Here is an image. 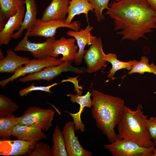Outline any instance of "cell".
<instances>
[{"label": "cell", "instance_id": "cell-30", "mask_svg": "<svg viewBox=\"0 0 156 156\" xmlns=\"http://www.w3.org/2000/svg\"><path fill=\"white\" fill-rule=\"evenodd\" d=\"M59 83H55L46 86H34V83L30 86L20 90L19 92V94L21 96H26L31 92L35 91H41L51 93L52 92L50 90L51 88Z\"/></svg>", "mask_w": 156, "mask_h": 156}, {"label": "cell", "instance_id": "cell-35", "mask_svg": "<svg viewBox=\"0 0 156 156\" xmlns=\"http://www.w3.org/2000/svg\"><path fill=\"white\" fill-rule=\"evenodd\" d=\"M153 146L156 148V137L153 140Z\"/></svg>", "mask_w": 156, "mask_h": 156}, {"label": "cell", "instance_id": "cell-6", "mask_svg": "<svg viewBox=\"0 0 156 156\" xmlns=\"http://www.w3.org/2000/svg\"><path fill=\"white\" fill-rule=\"evenodd\" d=\"M63 62L59 59L51 56L30 60L28 63L19 68L12 76L1 81L0 85L2 88H4L8 83L13 82L21 77L38 72L47 67L59 65Z\"/></svg>", "mask_w": 156, "mask_h": 156}, {"label": "cell", "instance_id": "cell-4", "mask_svg": "<svg viewBox=\"0 0 156 156\" xmlns=\"http://www.w3.org/2000/svg\"><path fill=\"white\" fill-rule=\"evenodd\" d=\"M55 114L51 109L31 106L21 116L17 117V119L18 124L34 126L47 131L52 125Z\"/></svg>", "mask_w": 156, "mask_h": 156}, {"label": "cell", "instance_id": "cell-3", "mask_svg": "<svg viewBox=\"0 0 156 156\" xmlns=\"http://www.w3.org/2000/svg\"><path fill=\"white\" fill-rule=\"evenodd\" d=\"M142 107L138 104L135 110L125 106L118 124L117 139H124L135 142L141 146H154L147 129L148 116L144 114Z\"/></svg>", "mask_w": 156, "mask_h": 156}, {"label": "cell", "instance_id": "cell-20", "mask_svg": "<svg viewBox=\"0 0 156 156\" xmlns=\"http://www.w3.org/2000/svg\"><path fill=\"white\" fill-rule=\"evenodd\" d=\"M25 11L21 26L13 34L12 38L17 39L25 30L31 29L37 19V7L35 0H25Z\"/></svg>", "mask_w": 156, "mask_h": 156}, {"label": "cell", "instance_id": "cell-25", "mask_svg": "<svg viewBox=\"0 0 156 156\" xmlns=\"http://www.w3.org/2000/svg\"><path fill=\"white\" fill-rule=\"evenodd\" d=\"M18 124L17 117L12 115L0 117V136L3 138H8L12 135L13 129Z\"/></svg>", "mask_w": 156, "mask_h": 156}, {"label": "cell", "instance_id": "cell-31", "mask_svg": "<svg viewBox=\"0 0 156 156\" xmlns=\"http://www.w3.org/2000/svg\"><path fill=\"white\" fill-rule=\"evenodd\" d=\"M147 128L152 141L156 137V117H151L146 122Z\"/></svg>", "mask_w": 156, "mask_h": 156}, {"label": "cell", "instance_id": "cell-2", "mask_svg": "<svg viewBox=\"0 0 156 156\" xmlns=\"http://www.w3.org/2000/svg\"><path fill=\"white\" fill-rule=\"evenodd\" d=\"M91 93L92 116L98 128L110 143H112L117 139L115 128L121 119L125 106V101L119 97L95 89Z\"/></svg>", "mask_w": 156, "mask_h": 156}, {"label": "cell", "instance_id": "cell-5", "mask_svg": "<svg viewBox=\"0 0 156 156\" xmlns=\"http://www.w3.org/2000/svg\"><path fill=\"white\" fill-rule=\"evenodd\" d=\"M113 156H152L155 147H145L133 141L117 139L104 145Z\"/></svg>", "mask_w": 156, "mask_h": 156}, {"label": "cell", "instance_id": "cell-17", "mask_svg": "<svg viewBox=\"0 0 156 156\" xmlns=\"http://www.w3.org/2000/svg\"><path fill=\"white\" fill-rule=\"evenodd\" d=\"M70 1L69 0H52L44 10L40 19L44 21H65Z\"/></svg>", "mask_w": 156, "mask_h": 156}, {"label": "cell", "instance_id": "cell-32", "mask_svg": "<svg viewBox=\"0 0 156 156\" xmlns=\"http://www.w3.org/2000/svg\"><path fill=\"white\" fill-rule=\"evenodd\" d=\"M7 20L5 17L0 13V31H1L4 27Z\"/></svg>", "mask_w": 156, "mask_h": 156}, {"label": "cell", "instance_id": "cell-24", "mask_svg": "<svg viewBox=\"0 0 156 156\" xmlns=\"http://www.w3.org/2000/svg\"><path fill=\"white\" fill-rule=\"evenodd\" d=\"M25 5V0H0V13L6 20Z\"/></svg>", "mask_w": 156, "mask_h": 156}, {"label": "cell", "instance_id": "cell-7", "mask_svg": "<svg viewBox=\"0 0 156 156\" xmlns=\"http://www.w3.org/2000/svg\"><path fill=\"white\" fill-rule=\"evenodd\" d=\"M80 22L75 21L70 24L64 21L51 20L44 21L37 19L30 31L29 36L43 37L47 38L55 37L57 30L60 27H64L78 31L80 26Z\"/></svg>", "mask_w": 156, "mask_h": 156}, {"label": "cell", "instance_id": "cell-18", "mask_svg": "<svg viewBox=\"0 0 156 156\" xmlns=\"http://www.w3.org/2000/svg\"><path fill=\"white\" fill-rule=\"evenodd\" d=\"M30 60L28 57L18 55L12 50L8 49L6 56L0 60V72L14 73Z\"/></svg>", "mask_w": 156, "mask_h": 156}, {"label": "cell", "instance_id": "cell-29", "mask_svg": "<svg viewBox=\"0 0 156 156\" xmlns=\"http://www.w3.org/2000/svg\"><path fill=\"white\" fill-rule=\"evenodd\" d=\"M52 156L51 148L49 145L43 142L37 143L34 151L29 156Z\"/></svg>", "mask_w": 156, "mask_h": 156}, {"label": "cell", "instance_id": "cell-15", "mask_svg": "<svg viewBox=\"0 0 156 156\" xmlns=\"http://www.w3.org/2000/svg\"><path fill=\"white\" fill-rule=\"evenodd\" d=\"M25 11V6L19 9L16 13L7 20L3 29L0 31V45H7L16 30L21 26Z\"/></svg>", "mask_w": 156, "mask_h": 156}, {"label": "cell", "instance_id": "cell-11", "mask_svg": "<svg viewBox=\"0 0 156 156\" xmlns=\"http://www.w3.org/2000/svg\"><path fill=\"white\" fill-rule=\"evenodd\" d=\"M37 142L19 139L0 140V155L5 156H29L34 150Z\"/></svg>", "mask_w": 156, "mask_h": 156}, {"label": "cell", "instance_id": "cell-23", "mask_svg": "<svg viewBox=\"0 0 156 156\" xmlns=\"http://www.w3.org/2000/svg\"><path fill=\"white\" fill-rule=\"evenodd\" d=\"M106 60L112 65V68L109 72L107 77L113 80L115 79L114 76L117 71L123 69L130 70L133 66L138 62L135 60H131L128 62L121 61L117 59L116 54L112 53L106 54Z\"/></svg>", "mask_w": 156, "mask_h": 156}, {"label": "cell", "instance_id": "cell-34", "mask_svg": "<svg viewBox=\"0 0 156 156\" xmlns=\"http://www.w3.org/2000/svg\"><path fill=\"white\" fill-rule=\"evenodd\" d=\"M0 60L2 59H3L5 57H4L3 54V53L1 50L0 49Z\"/></svg>", "mask_w": 156, "mask_h": 156}, {"label": "cell", "instance_id": "cell-22", "mask_svg": "<svg viewBox=\"0 0 156 156\" xmlns=\"http://www.w3.org/2000/svg\"><path fill=\"white\" fill-rule=\"evenodd\" d=\"M52 143V156H68L63 133L57 125L55 127L53 133Z\"/></svg>", "mask_w": 156, "mask_h": 156}, {"label": "cell", "instance_id": "cell-33", "mask_svg": "<svg viewBox=\"0 0 156 156\" xmlns=\"http://www.w3.org/2000/svg\"><path fill=\"white\" fill-rule=\"evenodd\" d=\"M150 5L156 10V0H146Z\"/></svg>", "mask_w": 156, "mask_h": 156}, {"label": "cell", "instance_id": "cell-10", "mask_svg": "<svg viewBox=\"0 0 156 156\" xmlns=\"http://www.w3.org/2000/svg\"><path fill=\"white\" fill-rule=\"evenodd\" d=\"M106 56L103 48V42L100 37H97L89 49L86 50L83 58L87 66L86 72L89 74L96 72L105 66Z\"/></svg>", "mask_w": 156, "mask_h": 156}, {"label": "cell", "instance_id": "cell-1", "mask_svg": "<svg viewBox=\"0 0 156 156\" xmlns=\"http://www.w3.org/2000/svg\"><path fill=\"white\" fill-rule=\"evenodd\" d=\"M105 14L113 19L121 40L137 41L156 29V10L146 0H121L109 4Z\"/></svg>", "mask_w": 156, "mask_h": 156}, {"label": "cell", "instance_id": "cell-26", "mask_svg": "<svg viewBox=\"0 0 156 156\" xmlns=\"http://www.w3.org/2000/svg\"><path fill=\"white\" fill-rule=\"evenodd\" d=\"M149 60L145 56L141 57L140 61L138 62L133 66L132 69L127 74L131 75L134 73L144 74L145 73H153L156 75V65L152 63L148 64Z\"/></svg>", "mask_w": 156, "mask_h": 156}, {"label": "cell", "instance_id": "cell-12", "mask_svg": "<svg viewBox=\"0 0 156 156\" xmlns=\"http://www.w3.org/2000/svg\"><path fill=\"white\" fill-rule=\"evenodd\" d=\"M73 122L66 123L62 130L66 148L68 156H91L92 152L84 149L75 135Z\"/></svg>", "mask_w": 156, "mask_h": 156}, {"label": "cell", "instance_id": "cell-16", "mask_svg": "<svg viewBox=\"0 0 156 156\" xmlns=\"http://www.w3.org/2000/svg\"><path fill=\"white\" fill-rule=\"evenodd\" d=\"M91 96L92 93L90 91H88L85 95L83 96L72 94L67 95V96L69 97L72 102L77 103L80 105L79 110L77 113H72L66 112L72 117L76 131L80 130L81 132H83L85 131V125L81 120V115L85 107L91 108L92 105V99L91 98Z\"/></svg>", "mask_w": 156, "mask_h": 156}, {"label": "cell", "instance_id": "cell-8", "mask_svg": "<svg viewBox=\"0 0 156 156\" xmlns=\"http://www.w3.org/2000/svg\"><path fill=\"white\" fill-rule=\"evenodd\" d=\"M31 29L26 30L23 38L14 48V51H25L30 52L35 58H41L51 56L55 37L48 38L41 43L30 42L28 39Z\"/></svg>", "mask_w": 156, "mask_h": 156}, {"label": "cell", "instance_id": "cell-19", "mask_svg": "<svg viewBox=\"0 0 156 156\" xmlns=\"http://www.w3.org/2000/svg\"><path fill=\"white\" fill-rule=\"evenodd\" d=\"M41 129L34 126L18 124L14 127L12 135L18 139L28 141H38L46 138Z\"/></svg>", "mask_w": 156, "mask_h": 156}, {"label": "cell", "instance_id": "cell-36", "mask_svg": "<svg viewBox=\"0 0 156 156\" xmlns=\"http://www.w3.org/2000/svg\"><path fill=\"white\" fill-rule=\"evenodd\" d=\"M152 156H156V148L155 147L153 151Z\"/></svg>", "mask_w": 156, "mask_h": 156}, {"label": "cell", "instance_id": "cell-27", "mask_svg": "<svg viewBox=\"0 0 156 156\" xmlns=\"http://www.w3.org/2000/svg\"><path fill=\"white\" fill-rule=\"evenodd\" d=\"M19 108L11 99L3 94L0 95V116H10Z\"/></svg>", "mask_w": 156, "mask_h": 156}, {"label": "cell", "instance_id": "cell-13", "mask_svg": "<svg viewBox=\"0 0 156 156\" xmlns=\"http://www.w3.org/2000/svg\"><path fill=\"white\" fill-rule=\"evenodd\" d=\"M76 40L74 38H66L62 37L55 40L51 56L56 58L61 54L60 60L62 62L74 61L77 58V45L75 44Z\"/></svg>", "mask_w": 156, "mask_h": 156}, {"label": "cell", "instance_id": "cell-14", "mask_svg": "<svg viewBox=\"0 0 156 156\" xmlns=\"http://www.w3.org/2000/svg\"><path fill=\"white\" fill-rule=\"evenodd\" d=\"M93 29L92 27L89 25L84 29L78 31L69 30L66 32L68 36L73 37L77 41L79 51L77 58L73 61L77 65H80L82 62L86 51L85 50L86 46L91 45L97 37L92 35L91 31Z\"/></svg>", "mask_w": 156, "mask_h": 156}, {"label": "cell", "instance_id": "cell-21", "mask_svg": "<svg viewBox=\"0 0 156 156\" xmlns=\"http://www.w3.org/2000/svg\"><path fill=\"white\" fill-rule=\"evenodd\" d=\"M94 7L88 0H71L69 6L66 23L70 24L74 17L81 14H85L87 20L89 11H93Z\"/></svg>", "mask_w": 156, "mask_h": 156}, {"label": "cell", "instance_id": "cell-28", "mask_svg": "<svg viewBox=\"0 0 156 156\" xmlns=\"http://www.w3.org/2000/svg\"><path fill=\"white\" fill-rule=\"evenodd\" d=\"M94 7V12L95 16L98 22L104 20L105 16L102 14L103 10L109 9V2L110 0H88ZM115 1H118L121 0H114Z\"/></svg>", "mask_w": 156, "mask_h": 156}, {"label": "cell", "instance_id": "cell-9", "mask_svg": "<svg viewBox=\"0 0 156 156\" xmlns=\"http://www.w3.org/2000/svg\"><path fill=\"white\" fill-rule=\"evenodd\" d=\"M73 62H63L59 65L46 67L38 72L27 75L18 81L23 83L35 80L50 81L63 72L70 71L75 74H83V70L72 65Z\"/></svg>", "mask_w": 156, "mask_h": 156}]
</instances>
